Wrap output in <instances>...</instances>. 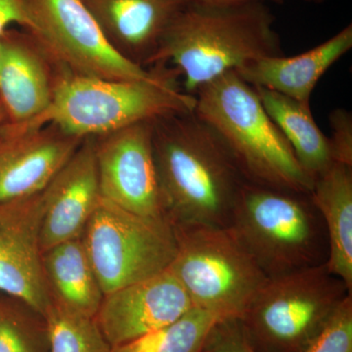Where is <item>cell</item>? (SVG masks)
I'll return each mask as SVG.
<instances>
[{
    "mask_svg": "<svg viewBox=\"0 0 352 352\" xmlns=\"http://www.w3.org/2000/svg\"><path fill=\"white\" fill-rule=\"evenodd\" d=\"M153 147L166 219L227 227L245 180L217 132L194 111L171 113L153 120Z\"/></svg>",
    "mask_w": 352,
    "mask_h": 352,
    "instance_id": "1",
    "label": "cell"
},
{
    "mask_svg": "<svg viewBox=\"0 0 352 352\" xmlns=\"http://www.w3.org/2000/svg\"><path fill=\"white\" fill-rule=\"evenodd\" d=\"M266 4L217 7L190 2L164 32L150 67L171 63L184 91L200 88L259 58L282 55Z\"/></svg>",
    "mask_w": 352,
    "mask_h": 352,
    "instance_id": "2",
    "label": "cell"
},
{
    "mask_svg": "<svg viewBox=\"0 0 352 352\" xmlns=\"http://www.w3.org/2000/svg\"><path fill=\"white\" fill-rule=\"evenodd\" d=\"M196 115L221 139L245 182L310 194L303 170L254 88L230 72L196 92Z\"/></svg>",
    "mask_w": 352,
    "mask_h": 352,
    "instance_id": "3",
    "label": "cell"
},
{
    "mask_svg": "<svg viewBox=\"0 0 352 352\" xmlns=\"http://www.w3.org/2000/svg\"><path fill=\"white\" fill-rule=\"evenodd\" d=\"M149 80H116L63 73L43 113L16 129L53 124L80 138H97L138 122L195 110L196 96L176 83L179 73L166 64Z\"/></svg>",
    "mask_w": 352,
    "mask_h": 352,
    "instance_id": "4",
    "label": "cell"
},
{
    "mask_svg": "<svg viewBox=\"0 0 352 352\" xmlns=\"http://www.w3.org/2000/svg\"><path fill=\"white\" fill-rule=\"evenodd\" d=\"M227 227L267 278L327 261L325 226L309 194L245 182Z\"/></svg>",
    "mask_w": 352,
    "mask_h": 352,
    "instance_id": "5",
    "label": "cell"
},
{
    "mask_svg": "<svg viewBox=\"0 0 352 352\" xmlns=\"http://www.w3.org/2000/svg\"><path fill=\"white\" fill-rule=\"evenodd\" d=\"M349 295L323 263L267 278L239 320L258 352H305Z\"/></svg>",
    "mask_w": 352,
    "mask_h": 352,
    "instance_id": "6",
    "label": "cell"
},
{
    "mask_svg": "<svg viewBox=\"0 0 352 352\" xmlns=\"http://www.w3.org/2000/svg\"><path fill=\"white\" fill-rule=\"evenodd\" d=\"M173 226L176 252L168 270L193 307L239 318L267 277L228 227Z\"/></svg>",
    "mask_w": 352,
    "mask_h": 352,
    "instance_id": "7",
    "label": "cell"
},
{
    "mask_svg": "<svg viewBox=\"0 0 352 352\" xmlns=\"http://www.w3.org/2000/svg\"><path fill=\"white\" fill-rule=\"evenodd\" d=\"M82 238L104 295L168 270L176 252L166 217L133 214L103 197Z\"/></svg>",
    "mask_w": 352,
    "mask_h": 352,
    "instance_id": "8",
    "label": "cell"
},
{
    "mask_svg": "<svg viewBox=\"0 0 352 352\" xmlns=\"http://www.w3.org/2000/svg\"><path fill=\"white\" fill-rule=\"evenodd\" d=\"M34 36L64 73L104 80H149L150 69L122 56L109 43L82 0H25Z\"/></svg>",
    "mask_w": 352,
    "mask_h": 352,
    "instance_id": "9",
    "label": "cell"
},
{
    "mask_svg": "<svg viewBox=\"0 0 352 352\" xmlns=\"http://www.w3.org/2000/svg\"><path fill=\"white\" fill-rule=\"evenodd\" d=\"M94 138L101 196L133 214L166 217L155 163L153 120Z\"/></svg>",
    "mask_w": 352,
    "mask_h": 352,
    "instance_id": "10",
    "label": "cell"
},
{
    "mask_svg": "<svg viewBox=\"0 0 352 352\" xmlns=\"http://www.w3.org/2000/svg\"><path fill=\"white\" fill-rule=\"evenodd\" d=\"M43 195L0 201V294L46 316L52 305L41 245Z\"/></svg>",
    "mask_w": 352,
    "mask_h": 352,
    "instance_id": "11",
    "label": "cell"
},
{
    "mask_svg": "<svg viewBox=\"0 0 352 352\" xmlns=\"http://www.w3.org/2000/svg\"><path fill=\"white\" fill-rule=\"evenodd\" d=\"M193 308L170 270L104 295L94 320L111 346L166 327Z\"/></svg>",
    "mask_w": 352,
    "mask_h": 352,
    "instance_id": "12",
    "label": "cell"
},
{
    "mask_svg": "<svg viewBox=\"0 0 352 352\" xmlns=\"http://www.w3.org/2000/svg\"><path fill=\"white\" fill-rule=\"evenodd\" d=\"M85 139L53 124L32 129L0 124V201L43 192Z\"/></svg>",
    "mask_w": 352,
    "mask_h": 352,
    "instance_id": "13",
    "label": "cell"
},
{
    "mask_svg": "<svg viewBox=\"0 0 352 352\" xmlns=\"http://www.w3.org/2000/svg\"><path fill=\"white\" fill-rule=\"evenodd\" d=\"M63 73L29 32L7 31L0 38V102L7 124H28L45 112Z\"/></svg>",
    "mask_w": 352,
    "mask_h": 352,
    "instance_id": "14",
    "label": "cell"
},
{
    "mask_svg": "<svg viewBox=\"0 0 352 352\" xmlns=\"http://www.w3.org/2000/svg\"><path fill=\"white\" fill-rule=\"evenodd\" d=\"M41 195L43 252L60 243L82 237L102 197L94 138L82 141Z\"/></svg>",
    "mask_w": 352,
    "mask_h": 352,
    "instance_id": "15",
    "label": "cell"
},
{
    "mask_svg": "<svg viewBox=\"0 0 352 352\" xmlns=\"http://www.w3.org/2000/svg\"><path fill=\"white\" fill-rule=\"evenodd\" d=\"M109 43L126 59L149 66L160 41L191 0H82Z\"/></svg>",
    "mask_w": 352,
    "mask_h": 352,
    "instance_id": "16",
    "label": "cell"
},
{
    "mask_svg": "<svg viewBox=\"0 0 352 352\" xmlns=\"http://www.w3.org/2000/svg\"><path fill=\"white\" fill-rule=\"evenodd\" d=\"M351 48L352 25L349 24L302 54L259 58L235 72L252 87L265 88L310 104L312 92L322 76Z\"/></svg>",
    "mask_w": 352,
    "mask_h": 352,
    "instance_id": "17",
    "label": "cell"
},
{
    "mask_svg": "<svg viewBox=\"0 0 352 352\" xmlns=\"http://www.w3.org/2000/svg\"><path fill=\"white\" fill-rule=\"evenodd\" d=\"M328 241V270L352 292V168L333 163L314 178L309 194Z\"/></svg>",
    "mask_w": 352,
    "mask_h": 352,
    "instance_id": "18",
    "label": "cell"
},
{
    "mask_svg": "<svg viewBox=\"0 0 352 352\" xmlns=\"http://www.w3.org/2000/svg\"><path fill=\"white\" fill-rule=\"evenodd\" d=\"M43 266L53 302L75 314L94 318L104 293L82 238L46 250L43 254Z\"/></svg>",
    "mask_w": 352,
    "mask_h": 352,
    "instance_id": "19",
    "label": "cell"
},
{
    "mask_svg": "<svg viewBox=\"0 0 352 352\" xmlns=\"http://www.w3.org/2000/svg\"><path fill=\"white\" fill-rule=\"evenodd\" d=\"M254 88L266 113L288 141L303 170L314 180L333 161L328 136L315 122L310 104L265 88Z\"/></svg>",
    "mask_w": 352,
    "mask_h": 352,
    "instance_id": "20",
    "label": "cell"
},
{
    "mask_svg": "<svg viewBox=\"0 0 352 352\" xmlns=\"http://www.w3.org/2000/svg\"><path fill=\"white\" fill-rule=\"evenodd\" d=\"M219 319L193 307L173 324L113 346L110 352H201L208 331Z\"/></svg>",
    "mask_w": 352,
    "mask_h": 352,
    "instance_id": "21",
    "label": "cell"
},
{
    "mask_svg": "<svg viewBox=\"0 0 352 352\" xmlns=\"http://www.w3.org/2000/svg\"><path fill=\"white\" fill-rule=\"evenodd\" d=\"M46 317L14 296L0 294V352H50Z\"/></svg>",
    "mask_w": 352,
    "mask_h": 352,
    "instance_id": "22",
    "label": "cell"
},
{
    "mask_svg": "<svg viewBox=\"0 0 352 352\" xmlns=\"http://www.w3.org/2000/svg\"><path fill=\"white\" fill-rule=\"evenodd\" d=\"M46 320L50 332V352H110L112 346L94 318L82 316L53 302Z\"/></svg>",
    "mask_w": 352,
    "mask_h": 352,
    "instance_id": "23",
    "label": "cell"
},
{
    "mask_svg": "<svg viewBox=\"0 0 352 352\" xmlns=\"http://www.w3.org/2000/svg\"><path fill=\"white\" fill-rule=\"evenodd\" d=\"M305 352H352V295L340 303Z\"/></svg>",
    "mask_w": 352,
    "mask_h": 352,
    "instance_id": "24",
    "label": "cell"
},
{
    "mask_svg": "<svg viewBox=\"0 0 352 352\" xmlns=\"http://www.w3.org/2000/svg\"><path fill=\"white\" fill-rule=\"evenodd\" d=\"M201 352H258L248 340L239 318L219 319L208 331Z\"/></svg>",
    "mask_w": 352,
    "mask_h": 352,
    "instance_id": "25",
    "label": "cell"
},
{
    "mask_svg": "<svg viewBox=\"0 0 352 352\" xmlns=\"http://www.w3.org/2000/svg\"><path fill=\"white\" fill-rule=\"evenodd\" d=\"M331 136L328 138L333 163L352 168V116L344 109H336L331 113Z\"/></svg>",
    "mask_w": 352,
    "mask_h": 352,
    "instance_id": "26",
    "label": "cell"
},
{
    "mask_svg": "<svg viewBox=\"0 0 352 352\" xmlns=\"http://www.w3.org/2000/svg\"><path fill=\"white\" fill-rule=\"evenodd\" d=\"M12 24L19 25L25 30L29 28L25 0H0V38Z\"/></svg>",
    "mask_w": 352,
    "mask_h": 352,
    "instance_id": "27",
    "label": "cell"
},
{
    "mask_svg": "<svg viewBox=\"0 0 352 352\" xmlns=\"http://www.w3.org/2000/svg\"><path fill=\"white\" fill-rule=\"evenodd\" d=\"M196 3L204 4V6H217V7H231L245 6V4L254 3H276L280 4L284 0H191Z\"/></svg>",
    "mask_w": 352,
    "mask_h": 352,
    "instance_id": "28",
    "label": "cell"
},
{
    "mask_svg": "<svg viewBox=\"0 0 352 352\" xmlns=\"http://www.w3.org/2000/svg\"><path fill=\"white\" fill-rule=\"evenodd\" d=\"M6 111H4L1 102H0V124H3V122H6Z\"/></svg>",
    "mask_w": 352,
    "mask_h": 352,
    "instance_id": "29",
    "label": "cell"
},
{
    "mask_svg": "<svg viewBox=\"0 0 352 352\" xmlns=\"http://www.w3.org/2000/svg\"><path fill=\"white\" fill-rule=\"evenodd\" d=\"M305 2H310V3H322V2L325 1V0H303Z\"/></svg>",
    "mask_w": 352,
    "mask_h": 352,
    "instance_id": "30",
    "label": "cell"
}]
</instances>
